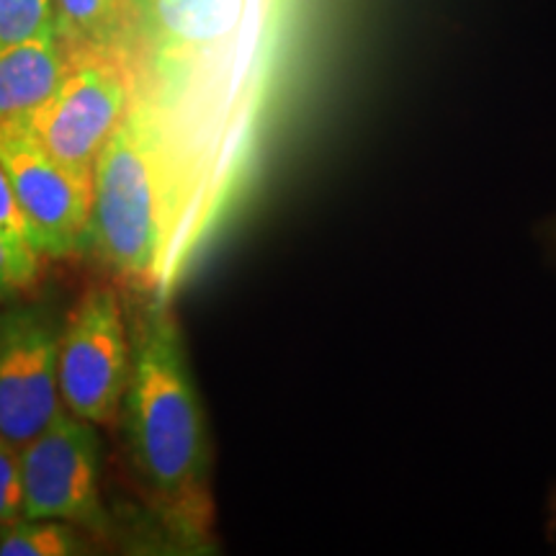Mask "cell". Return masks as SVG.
<instances>
[{"mask_svg":"<svg viewBox=\"0 0 556 556\" xmlns=\"http://www.w3.org/2000/svg\"><path fill=\"white\" fill-rule=\"evenodd\" d=\"M60 332L39 304L0 315V438L24 448L65 413L60 392Z\"/></svg>","mask_w":556,"mask_h":556,"instance_id":"52a82bcc","label":"cell"},{"mask_svg":"<svg viewBox=\"0 0 556 556\" xmlns=\"http://www.w3.org/2000/svg\"><path fill=\"white\" fill-rule=\"evenodd\" d=\"M0 165L9 173L41 258H73L86 248L93 178L65 168L29 129H0Z\"/></svg>","mask_w":556,"mask_h":556,"instance_id":"ba28073f","label":"cell"},{"mask_svg":"<svg viewBox=\"0 0 556 556\" xmlns=\"http://www.w3.org/2000/svg\"><path fill=\"white\" fill-rule=\"evenodd\" d=\"M0 232H3L5 240H9L16 250H21V253L39 255L37 248H34L29 222L24 217V208L18 204L16 191H13L11 178L3 165H0Z\"/></svg>","mask_w":556,"mask_h":556,"instance_id":"9a60e30c","label":"cell"},{"mask_svg":"<svg viewBox=\"0 0 556 556\" xmlns=\"http://www.w3.org/2000/svg\"><path fill=\"white\" fill-rule=\"evenodd\" d=\"M54 16L73 58L119 60L124 0H54Z\"/></svg>","mask_w":556,"mask_h":556,"instance_id":"30bf717a","label":"cell"},{"mask_svg":"<svg viewBox=\"0 0 556 556\" xmlns=\"http://www.w3.org/2000/svg\"><path fill=\"white\" fill-rule=\"evenodd\" d=\"M24 518H54L106 536L111 520L101 500V441L93 422L62 413L21 448Z\"/></svg>","mask_w":556,"mask_h":556,"instance_id":"5b68a950","label":"cell"},{"mask_svg":"<svg viewBox=\"0 0 556 556\" xmlns=\"http://www.w3.org/2000/svg\"><path fill=\"white\" fill-rule=\"evenodd\" d=\"M73 67L62 39L41 37L0 50V129H31Z\"/></svg>","mask_w":556,"mask_h":556,"instance_id":"9c48e42d","label":"cell"},{"mask_svg":"<svg viewBox=\"0 0 556 556\" xmlns=\"http://www.w3.org/2000/svg\"><path fill=\"white\" fill-rule=\"evenodd\" d=\"M173 240L176 229L163 170L127 119L96 163L88 242L127 287L144 296L170 299L180 283Z\"/></svg>","mask_w":556,"mask_h":556,"instance_id":"3957f363","label":"cell"},{"mask_svg":"<svg viewBox=\"0 0 556 556\" xmlns=\"http://www.w3.org/2000/svg\"><path fill=\"white\" fill-rule=\"evenodd\" d=\"M131 88L114 58H73L58 93L31 122V137L65 168L93 178L101 152L124 127Z\"/></svg>","mask_w":556,"mask_h":556,"instance_id":"8992f818","label":"cell"},{"mask_svg":"<svg viewBox=\"0 0 556 556\" xmlns=\"http://www.w3.org/2000/svg\"><path fill=\"white\" fill-rule=\"evenodd\" d=\"M131 368L122 402L124 441L150 510L186 548L212 544L204 413L168 299L144 296L129 323Z\"/></svg>","mask_w":556,"mask_h":556,"instance_id":"7a4b0ae2","label":"cell"},{"mask_svg":"<svg viewBox=\"0 0 556 556\" xmlns=\"http://www.w3.org/2000/svg\"><path fill=\"white\" fill-rule=\"evenodd\" d=\"M39 276V255L21 253L0 232V299L31 289Z\"/></svg>","mask_w":556,"mask_h":556,"instance_id":"5bb4252c","label":"cell"},{"mask_svg":"<svg viewBox=\"0 0 556 556\" xmlns=\"http://www.w3.org/2000/svg\"><path fill=\"white\" fill-rule=\"evenodd\" d=\"M86 552L78 526L54 518L0 523V556H75Z\"/></svg>","mask_w":556,"mask_h":556,"instance_id":"8fae6325","label":"cell"},{"mask_svg":"<svg viewBox=\"0 0 556 556\" xmlns=\"http://www.w3.org/2000/svg\"><path fill=\"white\" fill-rule=\"evenodd\" d=\"M54 34V0H0V50Z\"/></svg>","mask_w":556,"mask_h":556,"instance_id":"7c38bea8","label":"cell"},{"mask_svg":"<svg viewBox=\"0 0 556 556\" xmlns=\"http://www.w3.org/2000/svg\"><path fill=\"white\" fill-rule=\"evenodd\" d=\"M270 0H124L119 62L163 170L186 276L253 157Z\"/></svg>","mask_w":556,"mask_h":556,"instance_id":"6da1fadb","label":"cell"},{"mask_svg":"<svg viewBox=\"0 0 556 556\" xmlns=\"http://www.w3.org/2000/svg\"><path fill=\"white\" fill-rule=\"evenodd\" d=\"M24 518V479L21 448L0 438V523Z\"/></svg>","mask_w":556,"mask_h":556,"instance_id":"4fadbf2b","label":"cell"},{"mask_svg":"<svg viewBox=\"0 0 556 556\" xmlns=\"http://www.w3.org/2000/svg\"><path fill=\"white\" fill-rule=\"evenodd\" d=\"M129 368L131 340L119 294L109 287L86 291L60 332V392L67 413L93 426L114 422Z\"/></svg>","mask_w":556,"mask_h":556,"instance_id":"277c9868","label":"cell"}]
</instances>
